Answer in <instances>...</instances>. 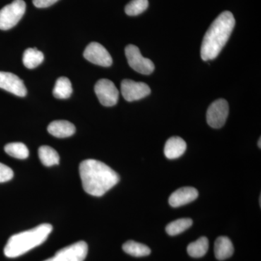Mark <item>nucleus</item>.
I'll return each mask as SVG.
<instances>
[{
	"mask_svg": "<svg viewBox=\"0 0 261 261\" xmlns=\"http://www.w3.org/2000/svg\"><path fill=\"white\" fill-rule=\"evenodd\" d=\"M51 231L53 226L51 224H42L28 231L13 235L5 245V256L10 258L21 256L44 243Z\"/></svg>",
	"mask_w": 261,
	"mask_h": 261,
	"instance_id": "nucleus-3",
	"label": "nucleus"
},
{
	"mask_svg": "<svg viewBox=\"0 0 261 261\" xmlns=\"http://www.w3.org/2000/svg\"><path fill=\"white\" fill-rule=\"evenodd\" d=\"M123 250L126 253L134 257L147 256L151 253V250L147 245L132 240L123 244Z\"/></svg>",
	"mask_w": 261,
	"mask_h": 261,
	"instance_id": "nucleus-19",
	"label": "nucleus"
},
{
	"mask_svg": "<svg viewBox=\"0 0 261 261\" xmlns=\"http://www.w3.org/2000/svg\"><path fill=\"white\" fill-rule=\"evenodd\" d=\"M0 88L8 91L18 97H25L27 89L23 81L13 73L0 71Z\"/></svg>",
	"mask_w": 261,
	"mask_h": 261,
	"instance_id": "nucleus-11",
	"label": "nucleus"
},
{
	"mask_svg": "<svg viewBox=\"0 0 261 261\" xmlns=\"http://www.w3.org/2000/svg\"><path fill=\"white\" fill-rule=\"evenodd\" d=\"M44 54L37 48H29L23 53V65L29 69L37 68L44 61Z\"/></svg>",
	"mask_w": 261,
	"mask_h": 261,
	"instance_id": "nucleus-16",
	"label": "nucleus"
},
{
	"mask_svg": "<svg viewBox=\"0 0 261 261\" xmlns=\"http://www.w3.org/2000/svg\"><path fill=\"white\" fill-rule=\"evenodd\" d=\"M127 61L132 69L144 75H149L153 72L154 63L149 59L144 58L140 49L133 44H128L125 49Z\"/></svg>",
	"mask_w": 261,
	"mask_h": 261,
	"instance_id": "nucleus-5",
	"label": "nucleus"
},
{
	"mask_svg": "<svg viewBox=\"0 0 261 261\" xmlns=\"http://www.w3.org/2000/svg\"><path fill=\"white\" fill-rule=\"evenodd\" d=\"M198 197V191L194 187H185L176 190L169 197L170 205L173 207H181L193 202Z\"/></svg>",
	"mask_w": 261,
	"mask_h": 261,
	"instance_id": "nucleus-12",
	"label": "nucleus"
},
{
	"mask_svg": "<svg viewBox=\"0 0 261 261\" xmlns=\"http://www.w3.org/2000/svg\"><path fill=\"white\" fill-rule=\"evenodd\" d=\"M187 144L181 137H173L168 139L164 147V154L168 159H176L185 153Z\"/></svg>",
	"mask_w": 261,
	"mask_h": 261,
	"instance_id": "nucleus-13",
	"label": "nucleus"
},
{
	"mask_svg": "<svg viewBox=\"0 0 261 261\" xmlns=\"http://www.w3.org/2000/svg\"><path fill=\"white\" fill-rule=\"evenodd\" d=\"M73 89L70 81L66 77H60L56 81L53 89V95L58 99H68L71 95Z\"/></svg>",
	"mask_w": 261,
	"mask_h": 261,
	"instance_id": "nucleus-18",
	"label": "nucleus"
},
{
	"mask_svg": "<svg viewBox=\"0 0 261 261\" xmlns=\"http://www.w3.org/2000/svg\"><path fill=\"white\" fill-rule=\"evenodd\" d=\"M39 157L41 162L47 167L59 164L60 156L56 149L49 146L44 145L39 147Z\"/></svg>",
	"mask_w": 261,
	"mask_h": 261,
	"instance_id": "nucleus-17",
	"label": "nucleus"
},
{
	"mask_svg": "<svg viewBox=\"0 0 261 261\" xmlns=\"http://www.w3.org/2000/svg\"><path fill=\"white\" fill-rule=\"evenodd\" d=\"M233 251V244L226 237H220L215 242L214 252L218 260H224L231 257Z\"/></svg>",
	"mask_w": 261,
	"mask_h": 261,
	"instance_id": "nucleus-15",
	"label": "nucleus"
},
{
	"mask_svg": "<svg viewBox=\"0 0 261 261\" xmlns=\"http://www.w3.org/2000/svg\"><path fill=\"white\" fill-rule=\"evenodd\" d=\"M84 57L91 63L102 67L111 66L113 63L112 58L107 49L97 42L90 43L86 47Z\"/></svg>",
	"mask_w": 261,
	"mask_h": 261,
	"instance_id": "nucleus-10",
	"label": "nucleus"
},
{
	"mask_svg": "<svg viewBox=\"0 0 261 261\" xmlns=\"http://www.w3.org/2000/svg\"><path fill=\"white\" fill-rule=\"evenodd\" d=\"M58 0H33L34 6L38 8H45L54 5Z\"/></svg>",
	"mask_w": 261,
	"mask_h": 261,
	"instance_id": "nucleus-25",
	"label": "nucleus"
},
{
	"mask_svg": "<svg viewBox=\"0 0 261 261\" xmlns=\"http://www.w3.org/2000/svg\"><path fill=\"white\" fill-rule=\"evenodd\" d=\"M94 92L102 106L112 107L118 102L119 92L111 81L105 79L98 81L94 87Z\"/></svg>",
	"mask_w": 261,
	"mask_h": 261,
	"instance_id": "nucleus-7",
	"label": "nucleus"
},
{
	"mask_svg": "<svg viewBox=\"0 0 261 261\" xmlns=\"http://www.w3.org/2000/svg\"><path fill=\"white\" fill-rule=\"evenodd\" d=\"M235 25L231 12L224 11L217 17L206 32L201 46V58L204 61L217 58L228 42Z\"/></svg>",
	"mask_w": 261,
	"mask_h": 261,
	"instance_id": "nucleus-2",
	"label": "nucleus"
},
{
	"mask_svg": "<svg viewBox=\"0 0 261 261\" xmlns=\"http://www.w3.org/2000/svg\"><path fill=\"white\" fill-rule=\"evenodd\" d=\"M25 8L23 0H15L0 10V29L5 31L13 28L25 14Z\"/></svg>",
	"mask_w": 261,
	"mask_h": 261,
	"instance_id": "nucleus-4",
	"label": "nucleus"
},
{
	"mask_svg": "<svg viewBox=\"0 0 261 261\" xmlns=\"http://www.w3.org/2000/svg\"><path fill=\"white\" fill-rule=\"evenodd\" d=\"M228 111V102L225 99H219L213 102L206 114L209 126L214 128H221L227 119Z\"/></svg>",
	"mask_w": 261,
	"mask_h": 261,
	"instance_id": "nucleus-8",
	"label": "nucleus"
},
{
	"mask_svg": "<svg viewBox=\"0 0 261 261\" xmlns=\"http://www.w3.org/2000/svg\"><path fill=\"white\" fill-rule=\"evenodd\" d=\"M193 224V221L190 219H180L172 221L167 225L166 228V232L170 236H176L188 229Z\"/></svg>",
	"mask_w": 261,
	"mask_h": 261,
	"instance_id": "nucleus-22",
	"label": "nucleus"
},
{
	"mask_svg": "<svg viewBox=\"0 0 261 261\" xmlns=\"http://www.w3.org/2000/svg\"><path fill=\"white\" fill-rule=\"evenodd\" d=\"M81 179L84 191L94 197H101L116 186L119 176L107 165L97 160L82 161L80 166Z\"/></svg>",
	"mask_w": 261,
	"mask_h": 261,
	"instance_id": "nucleus-1",
	"label": "nucleus"
},
{
	"mask_svg": "<svg viewBox=\"0 0 261 261\" xmlns=\"http://www.w3.org/2000/svg\"><path fill=\"white\" fill-rule=\"evenodd\" d=\"M88 253V245L84 241L78 242L61 249L54 256L44 261H84Z\"/></svg>",
	"mask_w": 261,
	"mask_h": 261,
	"instance_id": "nucleus-6",
	"label": "nucleus"
},
{
	"mask_svg": "<svg viewBox=\"0 0 261 261\" xmlns=\"http://www.w3.org/2000/svg\"><path fill=\"white\" fill-rule=\"evenodd\" d=\"M14 176L13 170L6 165L0 163V183L10 181Z\"/></svg>",
	"mask_w": 261,
	"mask_h": 261,
	"instance_id": "nucleus-24",
	"label": "nucleus"
},
{
	"mask_svg": "<svg viewBox=\"0 0 261 261\" xmlns=\"http://www.w3.org/2000/svg\"><path fill=\"white\" fill-rule=\"evenodd\" d=\"M148 6V0H132L125 8V12L129 16H136L145 12Z\"/></svg>",
	"mask_w": 261,
	"mask_h": 261,
	"instance_id": "nucleus-23",
	"label": "nucleus"
},
{
	"mask_svg": "<svg viewBox=\"0 0 261 261\" xmlns=\"http://www.w3.org/2000/svg\"><path fill=\"white\" fill-rule=\"evenodd\" d=\"M5 151L11 157L18 159H25L29 157L28 147L21 142H13L5 145Z\"/></svg>",
	"mask_w": 261,
	"mask_h": 261,
	"instance_id": "nucleus-21",
	"label": "nucleus"
},
{
	"mask_svg": "<svg viewBox=\"0 0 261 261\" xmlns=\"http://www.w3.org/2000/svg\"><path fill=\"white\" fill-rule=\"evenodd\" d=\"M260 142H261V140H260V138L259 139V142H258V147H259V148H260L261 147V145H260Z\"/></svg>",
	"mask_w": 261,
	"mask_h": 261,
	"instance_id": "nucleus-26",
	"label": "nucleus"
},
{
	"mask_svg": "<svg viewBox=\"0 0 261 261\" xmlns=\"http://www.w3.org/2000/svg\"><path fill=\"white\" fill-rule=\"evenodd\" d=\"M47 130L57 138H67L74 135L75 127L68 121H55L49 123Z\"/></svg>",
	"mask_w": 261,
	"mask_h": 261,
	"instance_id": "nucleus-14",
	"label": "nucleus"
},
{
	"mask_svg": "<svg viewBox=\"0 0 261 261\" xmlns=\"http://www.w3.org/2000/svg\"><path fill=\"white\" fill-rule=\"evenodd\" d=\"M208 247V240L205 237H202L188 245L187 252L190 256L198 258L203 257L207 253Z\"/></svg>",
	"mask_w": 261,
	"mask_h": 261,
	"instance_id": "nucleus-20",
	"label": "nucleus"
},
{
	"mask_svg": "<svg viewBox=\"0 0 261 261\" xmlns=\"http://www.w3.org/2000/svg\"><path fill=\"white\" fill-rule=\"evenodd\" d=\"M121 93L128 102L139 100L150 94V88L143 82H137L133 80H125L121 82Z\"/></svg>",
	"mask_w": 261,
	"mask_h": 261,
	"instance_id": "nucleus-9",
	"label": "nucleus"
}]
</instances>
